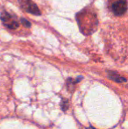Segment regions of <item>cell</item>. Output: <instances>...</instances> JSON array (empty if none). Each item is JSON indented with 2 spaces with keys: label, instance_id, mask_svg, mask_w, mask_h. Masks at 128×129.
Instances as JSON below:
<instances>
[{
  "label": "cell",
  "instance_id": "cell-1",
  "mask_svg": "<svg viewBox=\"0 0 128 129\" xmlns=\"http://www.w3.org/2000/svg\"><path fill=\"white\" fill-rule=\"evenodd\" d=\"M77 22L83 34H91L95 32L97 27L98 21L94 12H90L89 9L81 11L76 15Z\"/></svg>",
  "mask_w": 128,
  "mask_h": 129
},
{
  "label": "cell",
  "instance_id": "cell-2",
  "mask_svg": "<svg viewBox=\"0 0 128 129\" xmlns=\"http://www.w3.org/2000/svg\"><path fill=\"white\" fill-rule=\"evenodd\" d=\"M1 20L4 26L9 29H16L19 27V22L17 20V17L15 15L7 12L6 11H3L1 12Z\"/></svg>",
  "mask_w": 128,
  "mask_h": 129
},
{
  "label": "cell",
  "instance_id": "cell-3",
  "mask_svg": "<svg viewBox=\"0 0 128 129\" xmlns=\"http://www.w3.org/2000/svg\"><path fill=\"white\" fill-rule=\"evenodd\" d=\"M21 8L26 12H29L33 15H40L41 12L38 6L32 0H18Z\"/></svg>",
  "mask_w": 128,
  "mask_h": 129
},
{
  "label": "cell",
  "instance_id": "cell-4",
  "mask_svg": "<svg viewBox=\"0 0 128 129\" xmlns=\"http://www.w3.org/2000/svg\"><path fill=\"white\" fill-rule=\"evenodd\" d=\"M112 12L116 16H121L126 12L127 3L126 0H115L111 5Z\"/></svg>",
  "mask_w": 128,
  "mask_h": 129
},
{
  "label": "cell",
  "instance_id": "cell-5",
  "mask_svg": "<svg viewBox=\"0 0 128 129\" xmlns=\"http://www.w3.org/2000/svg\"><path fill=\"white\" fill-rule=\"evenodd\" d=\"M108 77H109L110 79H111L112 81L117 82V83H125L126 82V79L125 77H122L121 76L117 74L116 72L108 71Z\"/></svg>",
  "mask_w": 128,
  "mask_h": 129
},
{
  "label": "cell",
  "instance_id": "cell-6",
  "mask_svg": "<svg viewBox=\"0 0 128 129\" xmlns=\"http://www.w3.org/2000/svg\"><path fill=\"white\" fill-rule=\"evenodd\" d=\"M20 22L22 23L23 25H24L26 27H30L31 26V24H30V22H28L27 20H26V19H20Z\"/></svg>",
  "mask_w": 128,
  "mask_h": 129
},
{
  "label": "cell",
  "instance_id": "cell-7",
  "mask_svg": "<svg viewBox=\"0 0 128 129\" xmlns=\"http://www.w3.org/2000/svg\"><path fill=\"white\" fill-rule=\"evenodd\" d=\"M89 129H96V128H94V127H90Z\"/></svg>",
  "mask_w": 128,
  "mask_h": 129
}]
</instances>
